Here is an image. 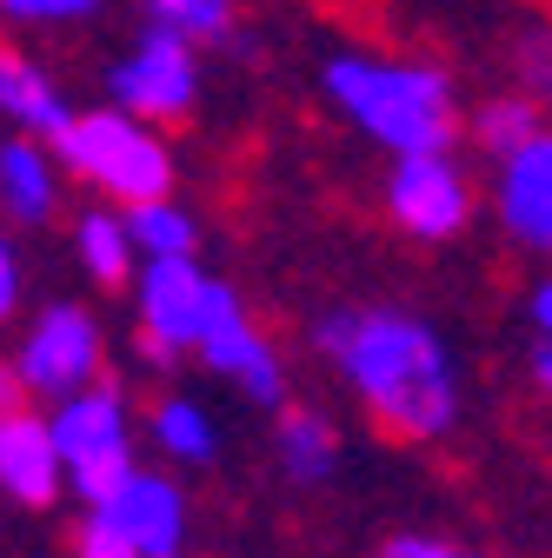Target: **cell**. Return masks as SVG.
<instances>
[{
    "instance_id": "1",
    "label": "cell",
    "mask_w": 552,
    "mask_h": 558,
    "mask_svg": "<svg viewBox=\"0 0 552 558\" xmlns=\"http://www.w3.org/2000/svg\"><path fill=\"white\" fill-rule=\"evenodd\" d=\"M313 360L399 446H440L466 412V373L453 339L399 300H339L313 326Z\"/></svg>"
},
{
    "instance_id": "2",
    "label": "cell",
    "mask_w": 552,
    "mask_h": 558,
    "mask_svg": "<svg viewBox=\"0 0 552 558\" xmlns=\"http://www.w3.org/2000/svg\"><path fill=\"white\" fill-rule=\"evenodd\" d=\"M320 100L386 160L393 154H459V140H466V107L440 60L339 47L320 60Z\"/></svg>"
},
{
    "instance_id": "3",
    "label": "cell",
    "mask_w": 552,
    "mask_h": 558,
    "mask_svg": "<svg viewBox=\"0 0 552 558\" xmlns=\"http://www.w3.org/2000/svg\"><path fill=\"white\" fill-rule=\"evenodd\" d=\"M60 160L94 199H113V206H141V199H160L180 186V160H173V140L167 126L127 113V107H81L74 120L60 126Z\"/></svg>"
},
{
    "instance_id": "4",
    "label": "cell",
    "mask_w": 552,
    "mask_h": 558,
    "mask_svg": "<svg viewBox=\"0 0 552 558\" xmlns=\"http://www.w3.org/2000/svg\"><path fill=\"white\" fill-rule=\"evenodd\" d=\"M187 525H193L187 485L160 459V465H133L113 493L87 499L81 525L67 532V545H74L81 558H180L187 551Z\"/></svg>"
},
{
    "instance_id": "5",
    "label": "cell",
    "mask_w": 552,
    "mask_h": 558,
    "mask_svg": "<svg viewBox=\"0 0 552 558\" xmlns=\"http://www.w3.org/2000/svg\"><path fill=\"white\" fill-rule=\"evenodd\" d=\"M47 418H53V439H60V459H67V493H74L81 506L100 499V493H113V485L141 465L127 386L94 379V386H81V392L53 399Z\"/></svg>"
},
{
    "instance_id": "6",
    "label": "cell",
    "mask_w": 552,
    "mask_h": 558,
    "mask_svg": "<svg viewBox=\"0 0 552 558\" xmlns=\"http://www.w3.org/2000/svg\"><path fill=\"white\" fill-rule=\"evenodd\" d=\"M220 272H206L200 253H173V259H141L133 272V353L147 373H173L180 360H193L206 306H214Z\"/></svg>"
},
{
    "instance_id": "7",
    "label": "cell",
    "mask_w": 552,
    "mask_h": 558,
    "mask_svg": "<svg viewBox=\"0 0 552 558\" xmlns=\"http://www.w3.org/2000/svg\"><path fill=\"white\" fill-rule=\"evenodd\" d=\"M200 94H206L200 40L160 27V21H147L133 34V47L107 66V100L154 120V126H187L200 113Z\"/></svg>"
},
{
    "instance_id": "8",
    "label": "cell",
    "mask_w": 552,
    "mask_h": 558,
    "mask_svg": "<svg viewBox=\"0 0 552 558\" xmlns=\"http://www.w3.org/2000/svg\"><path fill=\"white\" fill-rule=\"evenodd\" d=\"M380 206L412 246H453L479 214V186L459 154H393L380 173Z\"/></svg>"
},
{
    "instance_id": "9",
    "label": "cell",
    "mask_w": 552,
    "mask_h": 558,
    "mask_svg": "<svg viewBox=\"0 0 552 558\" xmlns=\"http://www.w3.org/2000/svg\"><path fill=\"white\" fill-rule=\"evenodd\" d=\"M14 366H21L34 405H53L67 392L107 379V332L81 300H47L14 332Z\"/></svg>"
},
{
    "instance_id": "10",
    "label": "cell",
    "mask_w": 552,
    "mask_h": 558,
    "mask_svg": "<svg viewBox=\"0 0 552 558\" xmlns=\"http://www.w3.org/2000/svg\"><path fill=\"white\" fill-rule=\"evenodd\" d=\"M193 360L214 373V379H227L247 405H260V412H280L293 392H287V366H280V345H273L266 332H260V319L247 313V300L227 287H214V306H206V326H200V345H193Z\"/></svg>"
},
{
    "instance_id": "11",
    "label": "cell",
    "mask_w": 552,
    "mask_h": 558,
    "mask_svg": "<svg viewBox=\"0 0 552 558\" xmlns=\"http://www.w3.org/2000/svg\"><path fill=\"white\" fill-rule=\"evenodd\" d=\"M493 227L526 259H552V126L493 160Z\"/></svg>"
},
{
    "instance_id": "12",
    "label": "cell",
    "mask_w": 552,
    "mask_h": 558,
    "mask_svg": "<svg viewBox=\"0 0 552 558\" xmlns=\"http://www.w3.org/2000/svg\"><path fill=\"white\" fill-rule=\"evenodd\" d=\"M0 499L14 512H53L67 493V459H60V439H53V418L34 412V399L21 412L0 418Z\"/></svg>"
},
{
    "instance_id": "13",
    "label": "cell",
    "mask_w": 552,
    "mask_h": 558,
    "mask_svg": "<svg viewBox=\"0 0 552 558\" xmlns=\"http://www.w3.org/2000/svg\"><path fill=\"white\" fill-rule=\"evenodd\" d=\"M67 180L74 173H67L53 140L8 126V140H0V220L14 233H40V227L60 220V186Z\"/></svg>"
},
{
    "instance_id": "14",
    "label": "cell",
    "mask_w": 552,
    "mask_h": 558,
    "mask_svg": "<svg viewBox=\"0 0 552 558\" xmlns=\"http://www.w3.org/2000/svg\"><path fill=\"white\" fill-rule=\"evenodd\" d=\"M339 459H347V446H339V426L320 412V405H280L273 412V465H280L287 485H300V493H320V485L339 478Z\"/></svg>"
},
{
    "instance_id": "15",
    "label": "cell",
    "mask_w": 552,
    "mask_h": 558,
    "mask_svg": "<svg viewBox=\"0 0 552 558\" xmlns=\"http://www.w3.org/2000/svg\"><path fill=\"white\" fill-rule=\"evenodd\" d=\"M74 113L81 107L60 94V81L34 53H21L14 40H0V120L21 126V133H40V140H60V126Z\"/></svg>"
},
{
    "instance_id": "16",
    "label": "cell",
    "mask_w": 552,
    "mask_h": 558,
    "mask_svg": "<svg viewBox=\"0 0 552 558\" xmlns=\"http://www.w3.org/2000/svg\"><path fill=\"white\" fill-rule=\"evenodd\" d=\"M67 253H74V266L94 279L100 293H127L133 272H141V246H133L127 206H113V199L74 214V227H67Z\"/></svg>"
},
{
    "instance_id": "17",
    "label": "cell",
    "mask_w": 552,
    "mask_h": 558,
    "mask_svg": "<svg viewBox=\"0 0 552 558\" xmlns=\"http://www.w3.org/2000/svg\"><path fill=\"white\" fill-rule=\"evenodd\" d=\"M147 439L173 472H206L220 465V418L206 412L193 392H160L147 412Z\"/></svg>"
},
{
    "instance_id": "18",
    "label": "cell",
    "mask_w": 552,
    "mask_h": 558,
    "mask_svg": "<svg viewBox=\"0 0 552 558\" xmlns=\"http://www.w3.org/2000/svg\"><path fill=\"white\" fill-rule=\"evenodd\" d=\"M545 126H552V107H545L539 94H526L519 81H513L506 94H487V100L466 113V140H472V154H487V160L519 154L526 140H539Z\"/></svg>"
},
{
    "instance_id": "19",
    "label": "cell",
    "mask_w": 552,
    "mask_h": 558,
    "mask_svg": "<svg viewBox=\"0 0 552 558\" xmlns=\"http://www.w3.org/2000/svg\"><path fill=\"white\" fill-rule=\"evenodd\" d=\"M127 227H133V246H141V259L200 253V220H193V206H180V193H160V199L127 206Z\"/></svg>"
},
{
    "instance_id": "20",
    "label": "cell",
    "mask_w": 552,
    "mask_h": 558,
    "mask_svg": "<svg viewBox=\"0 0 552 558\" xmlns=\"http://www.w3.org/2000/svg\"><path fill=\"white\" fill-rule=\"evenodd\" d=\"M141 14L200 40V47H227L240 40V0H141Z\"/></svg>"
},
{
    "instance_id": "21",
    "label": "cell",
    "mask_w": 552,
    "mask_h": 558,
    "mask_svg": "<svg viewBox=\"0 0 552 558\" xmlns=\"http://www.w3.org/2000/svg\"><path fill=\"white\" fill-rule=\"evenodd\" d=\"M107 0H0V27H27V34H74L100 21Z\"/></svg>"
},
{
    "instance_id": "22",
    "label": "cell",
    "mask_w": 552,
    "mask_h": 558,
    "mask_svg": "<svg viewBox=\"0 0 552 558\" xmlns=\"http://www.w3.org/2000/svg\"><path fill=\"white\" fill-rule=\"evenodd\" d=\"M513 81L552 107V21H532L513 34Z\"/></svg>"
},
{
    "instance_id": "23",
    "label": "cell",
    "mask_w": 552,
    "mask_h": 558,
    "mask_svg": "<svg viewBox=\"0 0 552 558\" xmlns=\"http://www.w3.org/2000/svg\"><path fill=\"white\" fill-rule=\"evenodd\" d=\"M21 300H27V266H21L14 233L0 227V326H14V319H21Z\"/></svg>"
},
{
    "instance_id": "24",
    "label": "cell",
    "mask_w": 552,
    "mask_h": 558,
    "mask_svg": "<svg viewBox=\"0 0 552 558\" xmlns=\"http://www.w3.org/2000/svg\"><path fill=\"white\" fill-rule=\"evenodd\" d=\"M466 545L446 538V532H386L380 538V558H459Z\"/></svg>"
},
{
    "instance_id": "25",
    "label": "cell",
    "mask_w": 552,
    "mask_h": 558,
    "mask_svg": "<svg viewBox=\"0 0 552 558\" xmlns=\"http://www.w3.org/2000/svg\"><path fill=\"white\" fill-rule=\"evenodd\" d=\"M526 386L552 405V332H532V345H526Z\"/></svg>"
},
{
    "instance_id": "26",
    "label": "cell",
    "mask_w": 552,
    "mask_h": 558,
    "mask_svg": "<svg viewBox=\"0 0 552 558\" xmlns=\"http://www.w3.org/2000/svg\"><path fill=\"white\" fill-rule=\"evenodd\" d=\"M519 313H526V326H532V332H552V266L526 287V306H519Z\"/></svg>"
},
{
    "instance_id": "27",
    "label": "cell",
    "mask_w": 552,
    "mask_h": 558,
    "mask_svg": "<svg viewBox=\"0 0 552 558\" xmlns=\"http://www.w3.org/2000/svg\"><path fill=\"white\" fill-rule=\"evenodd\" d=\"M34 392H27V379H21V366H14V353H0V418L8 412H21Z\"/></svg>"
}]
</instances>
